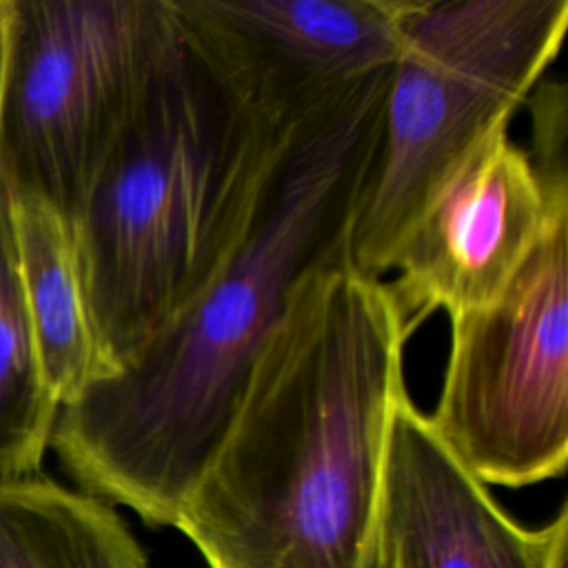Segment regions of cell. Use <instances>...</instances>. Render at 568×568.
<instances>
[{
  "label": "cell",
  "instance_id": "cell-1",
  "mask_svg": "<svg viewBox=\"0 0 568 568\" xmlns=\"http://www.w3.org/2000/svg\"><path fill=\"white\" fill-rule=\"evenodd\" d=\"M388 71L300 122L226 262L118 373L60 406L51 435L78 490L173 526L313 271L351 262L377 153Z\"/></svg>",
  "mask_w": 568,
  "mask_h": 568
},
{
  "label": "cell",
  "instance_id": "cell-2",
  "mask_svg": "<svg viewBox=\"0 0 568 568\" xmlns=\"http://www.w3.org/2000/svg\"><path fill=\"white\" fill-rule=\"evenodd\" d=\"M408 337L388 284L351 262L293 288L173 524L209 568H373Z\"/></svg>",
  "mask_w": 568,
  "mask_h": 568
},
{
  "label": "cell",
  "instance_id": "cell-3",
  "mask_svg": "<svg viewBox=\"0 0 568 568\" xmlns=\"http://www.w3.org/2000/svg\"><path fill=\"white\" fill-rule=\"evenodd\" d=\"M293 129L251 111L178 31L140 115L71 222L111 375L233 253Z\"/></svg>",
  "mask_w": 568,
  "mask_h": 568
},
{
  "label": "cell",
  "instance_id": "cell-4",
  "mask_svg": "<svg viewBox=\"0 0 568 568\" xmlns=\"http://www.w3.org/2000/svg\"><path fill=\"white\" fill-rule=\"evenodd\" d=\"M568 0H417L388 69L377 153L351 231V264L395 266L415 220L557 58Z\"/></svg>",
  "mask_w": 568,
  "mask_h": 568
},
{
  "label": "cell",
  "instance_id": "cell-5",
  "mask_svg": "<svg viewBox=\"0 0 568 568\" xmlns=\"http://www.w3.org/2000/svg\"><path fill=\"white\" fill-rule=\"evenodd\" d=\"M178 42L169 0H9L0 173L71 222Z\"/></svg>",
  "mask_w": 568,
  "mask_h": 568
},
{
  "label": "cell",
  "instance_id": "cell-6",
  "mask_svg": "<svg viewBox=\"0 0 568 568\" xmlns=\"http://www.w3.org/2000/svg\"><path fill=\"white\" fill-rule=\"evenodd\" d=\"M568 204L504 293L450 317L435 433L481 481L521 488L568 464Z\"/></svg>",
  "mask_w": 568,
  "mask_h": 568
},
{
  "label": "cell",
  "instance_id": "cell-7",
  "mask_svg": "<svg viewBox=\"0 0 568 568\" xmlns=\"http://www.w3.org/2000/svg\"><path fill=\"white\" fill-rule=\"evenodd\" d=\"M184 44L262 120L293 129L390 69L417 0H169Z\"/></svg>",
  "mask_w": 568,
  "mask_h": 568
},
{
  "label": "cell",
  "instance_id": "cell-8",
  "mask_svg": "<svg viewBox=\"0 0 568 568\" xmlns=\"http://www.w3.org/2000/svg\"><path fill=\"white\" fill-rule=\"evenodd\" d=\"M568 204V184L541 182L508 124L488 131L433 193L395 260L388 284L413 333L435 311L448 317L495 302Z\"/></svg>",
  "mask_w": 568,
  "mask_h": 568
},
{
  "label": "cell",
  "instance_id": "cell-9",
  "mask_svg": "<svg viewBox=\"0 0 568 568\" xmlns=\"http://www.w3.org/2000/svg\"><path fill=\"white\" fill-rule=\"evenodd\" d=\"M568 539V508L539 530L510 519L439 439L408 390L390 415L373 568H546Z\"/></svg>",
  "mask_w": 568,
  "mask_h": 568
},
{
  "label": "cell",
  "instance_id": "cell-10",
  "mask_svg": "<svg viewBox=\"0 0 568 568\" xmlns=\"http://www.w3.org/2000/svg\"><path fill=\"white\" fill-rule=\"evenodd\" d=\"M13 231L40 366L53 399L64 406L111 375L95 342L73 224L42 197L13 193Z\"/></svg>",
  "mask_w": 568,
  "mask_h": 568
},
{
  "label": "cell",
  "instance_id": "cell-11",
  "mask_svg": "<svg viewBox=\"0 0 568 568\" xmlns=\"http://www.w3.org/2000/svg\"><path fill=\"white\" fill-rule=\"evenodd\" d=\"M0 568H149L120 513L47 475L0 484Z\"/></svg>",
  "mask_w": 568,
  "mask_h": 568
},
{
  "label": "cell",
  "instance_id": "cell-12",
  "mask_svg": "<svg viewBox=\"0 0 568 568\" xmlns=\"http://www.w3.org/2000/svg\"><path fill=\"white\" fill-rule=\"evenodd\" d=\"M58 410L22 293L13 193L0 173V484L42 473Z\"/></svg>",
  "mask_w": 568,
  "mask_h": 568
},
{
  "label": "cell",
  "instance_id": "cell-13",
  "mask_svg": "<svg viewBox=\"0 0 568 568\" xmlns=\"http://www.w3.org/2000/svg\"><path fill=\"white\" fill-rule=\"evenodd\" d=\"M532 111V151L528 153L539 180L568 182L566 87L557 80H539L528 95Z\"/></svg>",
  "mask_w": 568,
  "mask_h": 568
},
{
  "label": "cell",
  "instance_id": "cell-14",
  "mask_svg": "<svg viewBox=\"0 0 568 568\" xmlns=\"http://www.w3.org/2000/svg\"><path fill=\"white\" fill-rule=\"evenodd\" d=\"M7 53H9V0H0V115L7 75Z\"/></svg>",
  "mask_w": 568,
  "mask_h": 568
},
{
  "label": "cell",
  "instance_id": "cell-15",
  "mask_svg": "<svg viewBox=\"0 0 568 568\" xmlns=\"http://www.w3.org/2000/svg\"><path fill=\"white\" fill-rule=\"evenodd\" d=\"M566 566H568V539H564L555 546L546 568H566Z\"/></svg>",
  "mask_w": 568,
  "mask_h": 568
}]
</instances>
